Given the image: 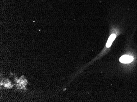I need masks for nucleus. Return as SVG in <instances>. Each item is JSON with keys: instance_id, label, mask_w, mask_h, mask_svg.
<instances>
[{"instance_id": "nucleus-1", "label": "nucleus", "mask_w": 137, "mask_h": 102, "mask_svg": "<svg viewBox=\"0 0 137 102\" xmlns=\"http://www.w3.org/2000/svg\"><path fill=\"white\" fill-rule=\"evenodd\" d=\"M16 88L18 89H26V86L28 83L27 80L22 76L20 79L15 78Z\"/></svg>"}, {"instance_id": "nucleus-2", "label": "nucleus", "mask_w": 137, "mask_h": 102, "mask_svg": "<svg viewBox=\"0 0 137 102\" xmlns=\"http://www.w3.org/2000/svg\"><path fill=\"white\" fill-rule=\"evenodd\" d=\"M133 60V57L128 55H124L120 58V61L122 63L128 64L130 63Z\"/></svg>"}, {"instance_id": "nucleus-3", "label": "nucleus", "mask_w": 137, "mask_h": 102, "mask_svg": "<svg viewBox=\"0 0 137 102\" xmlns=\"http://www.w3.org/2000/svg\"><path fill=\"white\" fill-rule=\"evenodd\" d=\"M116 35L115 34H112L110 35L109 38H108V40L106 44V46L107 48H109L110 47L111 45H112V44L114 40H115V39L116 38Z\"/></svg>"}, {"instance_id": "nucleus-4", "label": "nucleus", "mask_w": 137, "mask_h": 102, "mask_svg": "<svg viewBox=\"0 0 137 102\" xmlns=\"http://www.w3.org/2000/svg\"><path fill=\"white\" fill-rule=\"evenodd\" d=\"M1 85H3L5 88H12L13 85L8 79H3L1 81Z\"/></svg>"}]
</instances>
